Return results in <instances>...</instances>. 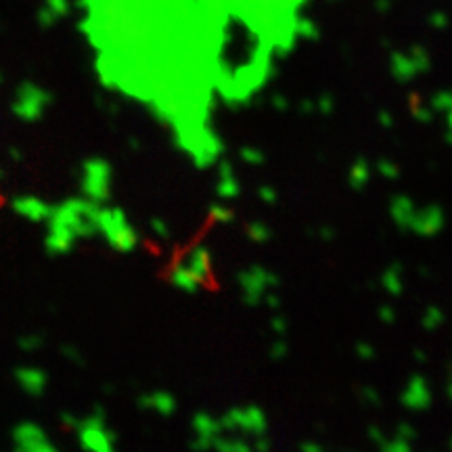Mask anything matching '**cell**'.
<instances>
[{
    "mask_svg": "<svg viewBox=\"0 0 452 452\" xmlns=\"http://www.w3.org/2000/svg\"><path fill=\"white\" fill-rule=\"evenodd\" d=\"M99 216H101V204L84 197H72L65 199L61 206H55L53 216L48 222L65 226L76 234V239H91L99 232Z\"/></svg>",
    "mask_w": 452,
    "mask_h": 452,
    "instance_id": "6da1fadb",
    "label": "cell"
},
{
    "mask_svg": "<svg viewBox=\"0 0 452 452\" xmlns=\"http://www.w3.org/2000/svg\"><path fill=\"white\" fill-rule=\"evenodd\" d=\"M99 232L107 239L115 251L128 253L134 251L140 243V234L134 226H130L126 212L121 208H101L99 216Z\"/></svg>",
    "mask_w": 452,
    "mask_h": 452,
    "instance_id": "7a4b0ae2",
    "label": "cell"
},
{
    "mask_svg": "<svg viewBox=\"0 0 452 452\" xmlns=\"http://www.w3.org/2000/svg\"><path fill=\"white\" fill-rule=\"evenodd\" d=\"M76 434H78L80 446L88 451L109 452L117 444V434L107 425L103 406H95L88 417L80 419Z\"/></svg>",
    "mask_w": 452,
    "mask_h": 452,
    "instance_id": "3957f363",
    "label": "cell"
},
{
    "mask_svg": "<svg viewBox=\"0 0 452 452\" xmlns=\"http://www.w3.org/2000/svg\"><path fill=\"white\" fill-rule=\"evenodd\" d=\"M112 180L113 168L112 164L103 157H91L82 164V178H80V189L84 197L105 204L112 197Z\"/></svg>",
    "mask_w": 452,
    "mask_h": 452,
    "instance_id": "277c9868",
    "label": "cell"
},
{
    "mask_svg": "<svg viewBox=\"0 0 452 452\" xmlns=\"http://www.w3.org/2000/svg\"><path fill=\"white\" fill-rule=\"evenodd\" d=\"M237 283L245 306H258L262 304L266 291L279 287V277L272 270H266L264 266L253 264L237 272Z\"/></svg>",
    "mask_w": 452,
    "mask_h": 452,
    "instance_id": "5b68a950",
    "label": "cell"
},
{
    "mask_svg": "<svg viewBox=\"0 0 452 452\" xmlns=\"http://www.w3.org/2000/svg\"><path fill=\"white\" fill-rule=\"evenodd\" d=\"M51 105H53V95L46 88L34 82H23L15 91L11 109L23 121H38Z\"/></svg>",
    "mask_w": 452,
    "mask_h": 452,
    "instance_id": "8992f818",
    "label": "cell"
},
{
    "mask_svg": "<svg viewBox=\"0 0 452 452\" xmlns=\"http://www.w3.org/2000/svg\"><path fill=\"white\" fill-rule=\"evenodd\" d=\"M220 423H222L225 432H241L251 438L268 434V417L255 404L228 408L220 417Z\"/></svg>",
    "mask_w": 452,
    "mask_h": 452,
    "instance_id": "52a82bcc",
    "label": "cell"
},
{
    "mask_svg": "<svg viewBox=\"0 0 452 452\" xmlns=\"http://www.w3.org/2000/svg\"><path fill=\"white\" fill-rule=\"evenodd\" d=\"M13 448L21 452H55L57 444L48 438V434L32 421H21L11 432Z\"/></svg>",
    "mask_w": 452,
    "mask_h": 452,
    "instance_id": "ba28073f",
    "label": "cell"
},
{
    "mask_svg": "<svg viewBox=\"0 0 452 452\" xmlns=\"http://www.w3.org/2000/svg\"><path fill=\"white\" fill-rule=\"evenodd\" d=\"M193 425V434L195 438L191 440V448L193 451H212V444H214V438L220 436L225 432L222 423H220V417H214L210 413H197L191 421Z\"/></svg>",
    "mask_w": 452,
    "mask_h": 452,
    "instance_id": "9c48e42d",
    "label": "cell"
},
{
    "mask_svg": "<svg viewBox=\"0 0 452 452\" xmlns=\"http://www.w3.org/2000/svg\"><path fill=\"white\" fill-rule=\"evenodd\" d=\"M174 262H180L189 272H193L201 285L212 283V253L206 245L199 243V245L185 249L180 253V260H174Z\"/></svg>",
    "mask_w": 452,
    "mask_h": 452,
    "instance_id": "30bf717a",
    "label": "cell"
},
{
    "mask_svg": "<svg viewBox=\"0 0 452 452\" xmlns=\"http://www.w3.org/2000/svg\"><path fill=\"white\" fill-rule=\"evenodd\" d=\"M446 225V214L440 206L436 204H430V206H423V208H417V214L411 222V232L417 234V237H436L442 232V228Z\"/></svg>",
    "mask_w": 452,
    "mask_h": 452,
    "instance_id": "8fae6325",
    "label": "cell"
},
{
    "mask_svg": "<svg viewBox=\"0 0 452 452\" xmlns=\"http://www.w3.org/2000/svg\"><path fill=\"white\" fill-rule=\"evenodd\" d=\"M434 402L432 387L423 375H413L400 396V404L408 411H427Z\"/></svg>",
    "mask_w": 452,
    "mask_h": 452,
    "instance_id": "7c38bea8",
    "label": "cell"
},
{
    "mask_svg": "<svg viewBox=\"0 0 452 452\" xmlns=\"http://www.w3.org/2000/svg\"><path fill=\"white\" fill-rule=\"evenodd\" d=\"M11 208H13V212H17L19 216H23L29 222H48V218L53 216V210H55V206H51L34 195L13 197Z\"/></svg>",
    "mask_w": 452,
    "mask_h": 452,
    "instance_id": "4fadbf2b",
    "label": "cell"
},
{
    "mask_svg": "<svg viewBox=\"0 0 452 452\" xmlns=\"http://www.w3.org/2000/svg\"><path fill=\"white\" fill-rule=\"evenodd\" d=\"M15 379L19 383V387L38 398L46 392V385H48V375L42 371V368H36V366H19L15 368Z\"/></svg>",
    "mask_w": 452,
    "mask_h": 452,
    "instance_id": "5bb4252c",
    "label": "cell"
},
{
    "mask_svg": "<svg viewBox=\"0 0 452 452\" xmlns=\"http://www.w3.org/2000/svg\"><path fill=\"white\" fill-rule=\"evenodd\" d=\"M138 408H145V411H153L161 417H172L176 413V398L170 394V392H164V390H157V392H149V394H142L138 396L136 400Z\"/></svg>",
    "mask_w": 452,
    "mask_h": 452,
    "instance_id": "9a60e30c",
    "label": "cell"
},
{
    "mask_svg": "<svg viewBox=\"0 0 452 452\" xmlns=\"http://www.w3.org/2000/svg\"><path fill=\"white\" fill-rule=\"evenodd\" d=\"M76 234L72 230H67L65 226L53 225L48 222V232L44 239V247L51 255H63L67 251H72V247L76 245Z\"/></svg>",
    "mask_w": 452,
    "mask_h": 452,
    "instance_id": "2e32d148",
    "label": "cell"
},
{
    "mask_svg": "<svg viewBox=\"0 0 452 452\" xmlns=\"http://www.w3.org/2000/svg\"><path fill=\"white\" fill-rule=\"evenodd\" d=\"M390 74L398 84H411L413 80H417V76H421L411 55H404V53H392Z\"/></svg>",
    "mask_w": 452,
    "mask_h": 452,
    "instance_id": "e0dca14e",
    "label": "cell"
},
{
    "mask_svg": "<svg viewBox=\"0 0 452 452\" xmlns=\"http://www.w3.org/2000/svg\"><path fill=\"white\" fill-rule=\"evenodd\" d=\"M417 214V206L411 197L406 195H396L390 204V218L400 230H408L411 222Z\"/></svg>",
    "mask_w": 452,
    "mask_h": 452,
    "instance_id": "ac0fdd59",
    "label": "cell"
},
{
    "mask_svg": "<svg viewBox=\"0 0 452 452\" xmlns=\"http://www.w3.org/2000/svg\"><path fill=\"white\" fill-rule=\"evenodd\" d=\"M168 281H170L176 289H180V291H185V293H197V291L204 287V285L199 283V279H197L193 272H189L180 262H172V264H170Z\"/></svg>",
    "mask_w": 452,
    "mask_h": 452,
    "instance_id": "d6986e66",
    "label": "cell"
},
{
    "mask_svg": "<svg viewBox=\"0 0 452 452\" xmlns=\"http://www.w3.org/2000/svg\"><path fill=\"white\" fill-rule=\"evenodd\" d=\"M216 193L222 199H234L241 193V185L239 178L234 174V168L228 161H220L218 164V185H216Z\"/></svg>",
    "mask_w": 452,
    "mask_h": 452,
    "instance_id": "ffe728a7",
    "label": "cell"
},
{
    "mask_svg": "<svg viewBox=\"0 0 452 452\" xmlns=\"http://www.w3.org/2000/svg\"><path fill=\"white\" fill-rule=\"evenodd\" d=\"M379 283L385 289V293H390L394 298L402 295L404 293V268L400 264H392L390 268L383 270Z\"/></svg>",
    "mask_w": 452,
    "mask_h": 452,
    "instance_id": "44dd1931",
    "label": "cell"
},
{
    "mask_svg": "<svg viewBox=\"0 0 452 452\" xmlns=\"http://www.w3.org/2000/svg\"><path fill=\"white\" fill-rule=\"evenodd\" d=\"M212 451L218 452H249L251 448V440H247L245 436H228V432H222L220 436L214 438Z\"/></svg>",
    "mask_w": 452,
    "mask_h": 452,
    "instance_id": "7402d4cb",
    "label": "cell"
},
{
    "mask_svg": "<svg viewBox=\"0 0 452 452\" xmlns=\"http://www.w3.org/2000/svg\"><path fill=\"white\" fill-rule=\"evenodd\" d=\"M371 180V166L364 157H358L352 166H350V172H347V182L354 191H362L366 189Z\"/></svg>",
    "mask_w": 452,
    "mask_h": 452,
    "instance_id": "603a6c76",
    "label": "cell"
},
{
    "mask_svg": "<svg viewBox=\"0 0 452 452\" xmlns=\"http://www.w3.org/2000/svg\"><path fill=\"white\" fill-rule=\"evenodd\" d=\"M444 321H446V314H444V310L438 308V306H427L425 312L421 314V327H423L425 331H430V333L438 331V329L444 325Z\"/></svg>",
    "mask_w": 452,
    "mask_h": 452,
    "instance_id": "cb8c5ba5",
    "label": "cell"
},
{
    "mask_svg": "<svg viewBox=\"0 0 452 452\" xmlns=\"http://www.w3.org/2000/svg\"><path fill=\"white\" fill-rule=\"evenodd\" d=\"M245 237L251 243H268L272 239V228L262 220H251L245 225Z\"/></svg>",
    "mask_w": 452,
    "mask_h": 452,
    "instance_id": "d4e9b609",
    "label": "cell"
},
{
    "mask_svg": "<svg viewBox=\"0 0 452 452\" xmlns=\"http://www.w3.org/2000/svg\"><path fill=\"white\" fill-rule=\"evenodd\" d=\"M208 218L218 225H230V222H234V212L225 204H212L208 210Z\"/></svg>",
    "mask_w": 452,
    "mask_h": 452,
    "instance_id": "484cf974",
    "label": "cell"
},
{
    "mask_svg": "<svg viewBox=\"0 0 452 452\" xmlns=\"http://www.w3.org/2000/svg\"><path fill=\"white\" fill-rule=\"evenodd\" d=\"M295 34H298V38H304V40H319V36H321L317 23L308 17H298Z\"/></svg>",
    "mask_w": 452,
    "mask_h": 452,
    "instance_id": "4316f807",
    "label": "cell"
},
{
    "mask_svg": "<svg viewBox=\"0 0 452 452\" xmlns=\"http://www.w3.org/2000/svg\"><path fill=\"white\" fill-rule=\"evenodd\" d=\"M430 107L436 113H446L452 109V91L451 88H444V91H438L432 99H430Z\"/></svg>",
    "mask_w": 452,
    "mask_h": 452,
    "instance_id": "83f0119b",
    "label": "cell"
},
{
    "mask_svg": "<svg viewBox=\"0 0 452 452\" xmlns=\"http://www.w3.org/2000/svg\"><path fill=\"white\" fill-rule=\"evenodd\" d=\"M379 451H383V452H411L413 451V442H411V440H406V438H402L400 434H394V436H390V438L383 442V446H381Z\"/></svg>",
    "mask_w": 452,
    "mask_h": 452,
    "instance_id": "f1b7e54d",
    "label": "cell"
},
{
    "mask_svg": "<svg viewBox=\"0 0 452 452\" xmlns=\"http://www.w3.org/2000/svg\"><path fill=\"white\" fill-rule=\"evenodd\" d=\"M411 59L415 61V65H417L419 74H427V72L432 69V57H430V53H427L423 46H413V51H411Z\"/></svg>",
    "mask_w": 452,
    "mask_h": 452,
    "instance_id": "f546056e",
    "label": "cell"
},
{
    "mask_svg": "<svg viewBox=\"0 0 452 452\" xmlns=\"http://www.w3.org/2000/svg\"><path fill=\"white\" fill-rule=\"evenodd\" d=\"M239 157H241V161H245L247 166H262V164L266 161L264 151L258 149V147H241Z\"/></svg>",
    "mask_w": 452,
    "mask_h": 452,
    "instance_id": "4dcf8cb0",
    "label": "cell"
},
{
    "mask_svg": "<svg viewBox=\"0 0 452 452\" xmlns=\"http://www.w3.org/2000/svg\"><path fill=\"white\" fill-rule=\"evenodd\" d=\"M411 115H413V117H415V121H419V124H432L436 112L430 107V103L425 105V103L421 101V103L411 105Z\"/></svg>",
    "mask_w": 452,
    "mask_h": 452,
    "instance_id": "1f68e13d",
    "label": "cell"
},
{
    "mask_svg": "<svg viewBox=\"0 0 452 452\" xmlns=\"http://www.w3.org/2000/svg\"><path fill=\"white\" fill-rule=\"evenodd\" d=\"M377 172L385 180H396L400 176V166L396 161H392V159H379L377 161Z\"/></svg>",
    "mask_w": 452,
    "mask_h": 452,
    "instance_id": "d6a6232c",
    "label": "cell"
},
{
    "mask_svg": "<svg viewBox=\"0 0 452 452\" xmlns=\"http://www.w3.org/2000/svg\"><path fill=\"white\" fill-rule=\"evenodd\" d=\"M149 228H151V232H153L157 239H161V241H170V239H172V230H170V225H168L164 218H159V216L151 218Z\"/></svg>",
    "mask_w": 452,
    "mask_h": 452,
    "instance_id": "836d02e7",
    "label": "cell"
},
{
    "mask_svg": "<svg viewBox=\"0 0 452 452\" xmlns=\"http://www.w3.org/2000/svg\"><path fill=\"white\" fill-rule=\"evenodd\" d=\"M287 354H289V345H287V341H285V339H277V341H272V343H270V347H268V358H270V360H274V362L285 360V358H287Z\"/></svg>",
    "mask_w": 452,
    "mask_h": 452,
    "instance_id": "e575fe53",
    "label": "cell"
},
{
    "mask_svg": "<svg viewBox=\"0 0 452 452\" xmlns=\"http://www.w3.org/2000/svg\"><path fill=\"white\" fill-rule=\"evenodd\" d=\"M317 112L321 113V115H325V117H329L331 113L335 112V97L329 95V93L321 95V97L317 99Z\"/></svg>",
    "mask_w": 452,
    "mask_h": 452,
    "instance_id": "d590c367",
    "label": "cell"
},
{
    "mask_svg": "<svg viewBox=\"0 0 452 452\" xmlns=\"http://www.w3.org/2000/svg\"><path fill=\"white\" fill-rule=\"evenodd\" d=\"M17 345L23 352H36V350H40L44 345V338L42 335H23V338H19Z\"/></svg>",
    "mask_w": 452,
    "mask_h": 452,
    "instance_id": "8d00e7d4",
    "label": "cell"
},
{
    "mask_svg": "<svg viewBox=\"0 0 452 452\" xmlns=\"http://www.w3.org/2000/svg\"><path fill=\"white\" fill-rule=\"evenodd\" d=\"M258 197H260V201L266 204V206H274V204L279 201V193H277V189L270 187V185H262V187L258 189Z\"/></svg>",
    "mask_w": 452,
    "mask_h": 452,
    "instance_id": "74e56055",
    "label": "cell"
},
{
    "mask_svg": "<svg viewBox=\"0 0 452 452\" xmlns=\"http://www.w3.org/2000/svg\"><path fill=\"white\" fill-rule=\"evenodd\" d=\"M360 400L364 404H368V406H379L381 404V396H379V392L373 385H364L360 390Z\"/></svg>",
    "mask_w": 452,
    "mask_h": 452,
    "instance_id": "f35d334b",
    "label": "cell"
},
{
    "mask_svg": "<svg viewBox=\"0 0 452 452\" xmlns=\"http://www.w3.org/2000/svg\"><path fill=\"white\" fill-rule=\"evenodd\" d=\"M377 319H379L383 325H394V323H396V319H398V312H396V308H394V306L385 304V306H379V310H377Z\"/></svg>",
    "mask_w": 452,
    "mask_h": 452,
    "instance_id": "ab89813d",
    "label": "cell"
},
{
    "mask_svg": "<svg viewBox=\"0 0 452 452\" xmlns=\"http://www.w3.org/2000/svg\"><path fill=\"white\" fill-rule=\"evenodd\" d=\"M354 352L360 360H373L375 358V347L368 343V341H358L354 345Z\"/></svg>",
    "mask_w": 452,
    "mask_h": 452,
    "instance_id": "60d3db41",
    "label": "cell"
},
{
    "mask_svg": "<svg viewBox=\"0 0 452 452\" xmlns=\"http://www.w3.org/2000/svg\"><path fill=\"white\" fill-rule=\"evenodd\" d=\"M270 329H272V333H274V335H287L289 323H287V319H285V317L277 314V317H272V319H270Z\"/></svg>",
    "mask_w": 452,
    "mask_h": 452,
    "instance_id": "b9f144b4",
    "label": "cell"
},
{
    "mask_svg": "<svg viewBox=\"0 0 452 452\" xmlns=\"http://www.w3.org/2000/svg\"><path fill=\"white\" fill-rule=\"evenodd\" d=\"M396 434H400L402 438H406V440H411V442H415V440L419 438V432H417L411 423H400V425L396 427Z\"/></svg>",
    "mask_w": 452,
    "mask_h": 452,
    "instance_id": "7bdbcfd3",
    "label": "cell"
},
{
    "mask_svg": "<svg viewBox=\"0 0 452 452\" xmlns=\"http://www.w3.org/2000/svg\"><path fill=\"white\" fill-rule=\"evenodd\" d=\"M251 448L255 452H268L272 448V442H270V438L264 434V436H255L253 440H251Z\"/></svg>",
    "mask_w": 452,
    "mask_h": 452,
    "instance_id": "ee69618b",
    "label": "cell"
},
{
    "mask_svg": "<svg viewBox=\"0 0 452 452\" xmlns=\"http://www.w3.org/2000/svg\"><path fill=\"white\" fill-rule=\"evenodd\" d=\"M366 436H368V440H371L377 448H381V446H383V442L387 440V438H385V434H383L379 427H375V425L366 430Z\"/></svg>",
    "mask_w": 452,
    "mask_h": 452,
    "instance_id": "f6af8a7d",
    "label": "cell"
},
{
    "mask_svg": "<svg viewBox=\"0 0 452 452\" xmlns=\"http://www.w3.org/2000/svg\"><path fill=\"white\" fill-rule=\"evenodd\" d=\"M262 304H264L266 308H270V310H279V308H281V298L274 293V289H270V291H266Z\"/></svg>",
    "mask_w": 452,
    "mask_h": 452,
    "instance_id": "bcb514c9",
    "label": "cell"
},
{
    "mask_svg": "<svg viewBox=\"0 0 452 452\" xmlns=\"http://www.w3.org/2000/svg\"><path fill=\"white\" fill-rule=\"evenodd\" d=\"M61 352H63V356H65V358H69L72 362H76V364H84V358H82V354L78 352V347H74V345H63V347H61Z\"/></svg>",
    "mask_w": 452,
    "mask_h": 452,
    "instance_id": "7dc6e473",
    "label": "cell"
},
{
    "mask_svg": "<svg viewBox=\"0 0 452 452\" xmlns=\"http://www.w3.org/2000/svg\"><path fill=\"white\" fill-rule=\"evenodd\" d=\"M270 105H272V109H277V112H287V109H289V99H287L285 95H272Z\"/></svg>",
    "mask_w": 452,
    "mask_h": 452,
    "instance_id": "c3c4849f",
    "label": "cell"
},
{
    "mask_svg": "<svg viewBox=\"0 0 452 452\" xmlns=\"http://www.w3.org/2000/svg\"><path fill=\"white\" fill-rule=\"evenodd\" d=\"M298 448H300L302 452H323L325 451V446H323L321 442H314V440L300 442V444H298Z\"/></svg>",
    "mask_w": 452,
    "mask_h": 452,
    "instance_id": "681fc988",
    "label": "cell"
},
{
    "mask_svg": "<svg viewBox=\"0 0 452 452\" xmlns=\"http://www.w3.org/2000/svg\"><path fill=\"white\" fill-rule=\"evenodd\" d=\"M335 237H338V232H335L333 226H321V228H319V239H321V241L329 243V241H333Z\"/></svg>",
    "mask_w": 452,
    "mask_h": 452,
    "instance_id": "f907efd6",
    "label": "cell"
},
{
    "mask_svg": "<svg viewBox=\"0 0 452 452\" xmlns=\"http://www.w3.org/2000/svg\"><path fill=\"white\" fill-rule=\"evenodd\" d=\"M298 109H300V113H304V115H312V113L317 112V101H312V99H304V101H300Z\"/></svg>",
    "mask_w": 452,
    "mask_h": 452,
    "instance_id": "816d5d0a",
    "label": "cell"
},
{
    "mask_svg": "<svg viewBox=\"0 0 452 452\" xmlns=\"http://www.w3.org/2000/svg\"><path fill=\"white\" fill-rule=\"evenodd\" d=\"M377 121L383 126V128H394V115L390 112H379V115H377Z\"/></svg>",
    "mask_w": 452,
    "mask_h": 452,
    "instance_id": "f5cc1de1",
    "label": "cell"
},
{
    "mask_svg": "<svg viewBox=\"0 0 452 452\" xmlns=\"http://www.w3.org/2000/svg\"><path fill=\"white\" fill-rule=\"evenodd\" d=\"M61 423H63V427H69V430H74V432H76V427H78L80 419H78V417H74V415H69V413H65V415H61Z\"/></svg>",
    "mask_w": 452,
    "mask_h": 452,
    "instance_id": "db71d44e",
    "label": "cell"
},
{
    "mask_svg": "<svg viewBox=\"0 0 452 452\" xmlns=\"http://www.w3.org/2000/svg\"><path fill=\"white\" fill-rule=\"evenodd\" d=\"M444 115H446V134H444V138H446V142L452 147V109L444 113Z\"/></svg>",
    "mask_w": 452,
    "mask_h": 452,
    "instance_id": "11a10c76",
    "label": "cell"
},
{
    "mask_svg": "<svg viewBox=\"0 0 452 452\" xmlns=\"http://www.w3.org/2000/svg\"><path fill=\"white\" fill-rule=\"evenodd\" d=\"M8 155H11V157H13L15 161L23 157V153H21V149H17V147H11V149H8Z\"/></svg>",
    "mask_w": 452,
    "mask_h": 452,
    "instance_id": "9f6ffc18",
    "label": "cell"
},
{
    "mask_svg": "<svg viewBox=\"0 0 452 452\" xmlns=\"http://www.w3.org/2000/svg\"><path fill=\"white\" fill-rule=\"evenodd\" d=\"M415 358H417V360H421V362H425V360H427V356H425V352H423V350H415Z\"/></svg>",
    "mask_w": 452,
    "mask_h": 452,
    "instance_id": "6f0895ef",
    "label": "cell"
},
{
    "mask_svg": "<svg viewBox=\"0 0 452 452\" xmlns=\"http://www.w3.org/2000/svg\"><path fill=\"white\" fill-rule=\"evenodd\" d=\"M448 396H451V400H452V383L448 385Z\"/></svg>",
    "mask_w": 452,
    "mask_h": 452,
    "instance_id": "680465c9",
    "label": "cell"
},
{
    "mask_svg": "<svg viewBox=\"0 0 452 452\" xmlns=\"http://www.w3.org/2000/svg\"><path fill=\"white\" fill-rule=\"evenodd\" d=\"M2 174H4V172H2V170H0V178H2Z\"/></svg>",
    "mask_w": 452,
    "mask_h": 452,
    "instance_id": "91938a15",
    "label": "cell"
},
{
    "mask_svg": "<svg viewBox=\"0 0 452 452\" xmlns=\"http://www.w3.org/2000/svg\"><path fill=\"white\" fill-rule=\"evenodd\" d=\"M0 82H2V74H0Z\"/></svg>",
    "mask_w": 452,
    "mask_h": 452,
    "instance_id": "94428289",
    "label": "cell"
},
{
    "mask_svg": "<svg viewBox=\"0 0 452 452\" xmlns=\"http://www.w3.org/2000/svg\"><path fill=\"white\" fill-rule=\"evenodd\" d=\"M451 448H452V438H451Z\"/></svg>",
    "mask_w": 452,
    "mask_h": 452,
    "instance_id": "6125c7cd",
    "label": "cell"
}]
</instances>
